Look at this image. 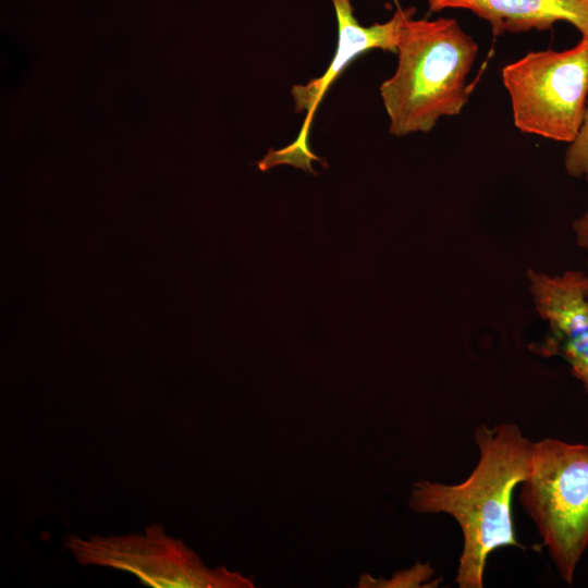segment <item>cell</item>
<instances>
[{"label":"cell","instance_id":"3957f363","mask_svg":"<svg viewBox=\"0 0 588 588\" xmlns=\"http://www.w3.org/2000/svg\"><path fill=\"white\" fill-rule=\"evenodd\" d=\"M519 502L561 578L572 585L588 546V444L551 438L531 442Z\"/></svg>","mask_w":588,"mask_h":588},{"label":"cell","instance_id":"9c48e42d","mask_svg":"<svg viewBox=\"0 0 588 588\" xmlns=\"http://www.w3.org/2000/svg\"><path fill=\"white\" fill-rule=\"evenodd\" d=\"M433 574V569L428 564H417L411 569L395 574L390 580H375L368 578L373 584L370 586L381 587H420L422 583L428 580Z\"/></svg>","mask_w":588,"mask_h":588},{"label":"cell","instance_id":"6da1fadb","mask_svg":"<svg viewBox=\"0 0 588 588\" xmlns=\"http://www.w3.org/2000/svg\"><path fill=\"white\" fill-rule=\"evenodd\" d=\"M479 461L469 477L458 485L419 480L409 506L417 513H445L454 517L463 534V551L456 574L460 588H481L489 554L502 547L523 549L512 515V495L525 479L531 442L515 424L475 430Z\"/></svg>","mask_w":588,"mask_h":588},{"label":"cell","instance_id":"5b68a950","mask_svg":"<svg viewBox=\"0 0 588 588\" xmlns=\"http://www.w3.org/2000/svg\"><path fill=\"white\" fill-rule=\"evenodd\" d=\"M66 548L77 563L135 575L154 588H253L254 581L225 566L208 567L182 540L151 524L144 534L83 539L71 535Z\"/></svg>","mask_w":588,"mask_h":588},{"label":"cell","instance_id":"52a82bcc","mask_svg":"<svg viewBox=\"0 0 588 588\" xmlns=\"http://www.w3.org/2000/svg\"><path fill=\"white\" fill-rule=\"evenodd\" d=\"M429 10L465 9L489 22L494 36L547 30L554 23H571L588 37V0H428Z\"/></svg>","mask_w":588,"mask_h":588},{"label":"cell","instance_id":"7a4b0ae2","mask_svg":"<svg viewBox=\"0 0 588 588\" xmlns=\"http://www.w3.org/2000/svg\"><path fill=\"white\" fill-rule=\"evenodd\" d=\"M396 52V71L380 86L391 135L429 132L440 118L462 111L469 98L466 78L478 46L456 20L408 17Z\"/></svg>","mask_w":588,"mask_h":588},{"label":"cell","instance_id":"277c9868","mask_svg":"<svg viewBox=\"0 0 588 588\" xmlns=\"http://www.w3.org/2000/svg\"><path fill=\"white\" fill-rule=\"evenodd\" d=\"M513 121L524 133L571 143L588 95V37L564 51L529 52L502 69Z\"/></svg>","mask_w":588,"mask_h":588},{"label":"cell","instance_id":"8992f818","mask_svg":"<svg viewBox=\"0 0 588 588\" xmlns=\"http://www.w3.org/2000/svg\"><path fill=\"white\" fill-rule=\"evenodd\" d=\"M339 26V42L335 54L327 71L305 85L292 88L294 107L297 112L305 111L306 120L297 139L283 149L272 150L258 162L262 171L279 164H290L305 172L316 174L311 161L319 160L307 145V135L315 110L333 81L347 64L359 54L382 49L396 52L403 23L414 15L415 9H399L385 23L362 26L353 14L351 0H332Z\"/></svg>","mask_w":588,"mask_h":588},{"label":"cell","instance_id":"30bf717a","mask_svg":"<svg viewBox=\"0 0 588 588\" xmlns=\"http://www.w3.org/2000/svg\"><path fill=\"white\" fill-rule=\"evenodd\" d=\"M576 244L588 253V213L572 223Z\"/></svg>","mask_w":588,"mask_h":588},{"label":"cell","instance_id":"ba28073f","mask_svg":"<svg viewBox=\"0 0 588 588\" xmlns=\"http://www.w3.org/2000/svg\"><path fill=\"white\" fill-rule=\"evenodd\" d=\"M564 167L568 175L588 182V103L579 131L565 151Z\"/></svg>","mask_w":588,"mask_h":588},{"label":"cell","instance_id":"8fae6325","mask_svg":"<svg viewBox=\"0 0 588 588\" xmlns=\"http://www.w3.org/2000/svg\"><path fill=\"white\" fill-rule=\"evenodd\" d=\"M587 266H588V261H587ZM587 296H588V292H587Z\"/></svg>","mask_w":588,"mask_h":588}]
</instances>
